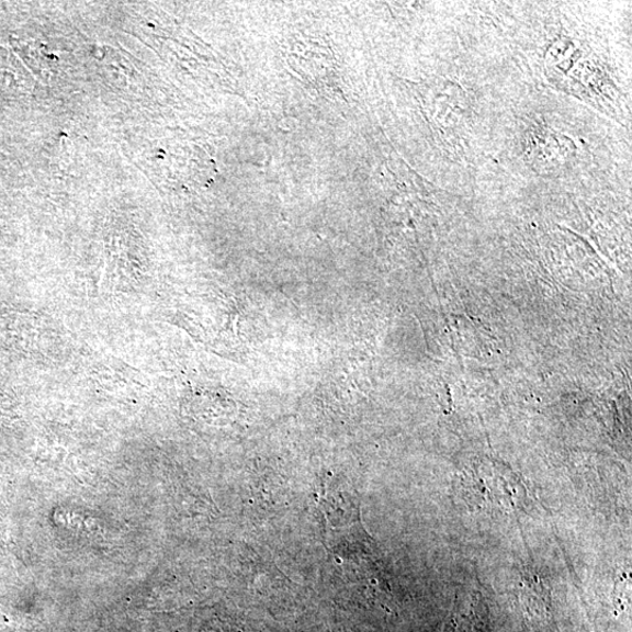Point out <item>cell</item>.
I'll return each instance as SVG.
<instances>
[{
    "label": "cell",
    "mask_w": 632,
    "mask_h": 632,
    "mask_svg": "<svg viewBox=\"0 0 632 632\" xmlns=\"http://www.w3.org/2000/svg\"><path fill=\"white\" fill-rule=\"evenodd\" d=\"M487 610L479 592H463L453 605L444 632H484Z\"/></svg>",
    "instance_id": "7a4b0ae2"
},
{
    "label": "cell",
    "mask_w": 632,
    "mask_h": 632,
    "mask_svg": "<svg viewBox=\"0 0 632 632\" xmlns=\"http://www.w3.org/2000/svg\"><path fill=\"white\" fill-rule=\"evenodd\" d=\"M320 507L325 517L327 546L342 558L354 557L368 546L356 499L345 492H325Z\"/></svg>",
    "instance_id": "6da1fadb"
}]
</instances>
